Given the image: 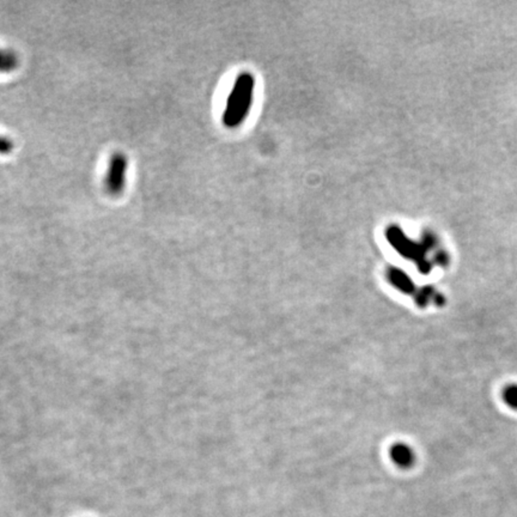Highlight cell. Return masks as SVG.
Returning <instances> with one entry per match:
<instances>
[{
	"label": "cell",
	"mask_w": 517,
	"mask_h": 517,
	"mask_svg": "<svg viewBox=\"0 0 517 517\" xmlns=\"http://www.w3.org/2000/svg\"><path fill=\"white\" fill-rule=\"evenodd\" d=\"M254 77L243 72L235 81L223 113V124L228 129H236L242 124L251 112L254 95Z\"/></svg>",
	"instance_id": "obj_1"
},
{
	"label": "cell",
	"mask_w": 517,
	"mask_h": 517,
	"mask_svg": "<svg viewBox=\"0 0 517 517\" xmlns=\"http://www.w3.org/2000/svg\"><path fill=\"white\" fill-rule=\"evenodd\" d=\"M129 157L123 152H114L110 157L105 176V190L110 197H119L124 193L127 184Z\"/></svg>",
	"instance_id": "obj_2"
},
{
	"label": "cell",
	"mask_w": 517,
	"mask_h": 517,
	"mask_svg": "<svg viewBox=\"0 0 517 517\" xmlns=\"http://www.w3.org/2000/svg\"><path fill=\"white\" fill-rule=\"evenodd\" d=\"M19 66L18 55L14 51L0 48V73H11Z\"/></svg>",
	"instance_id": "obj_3"
},
{
	"label": "cell",
	"mask_w": 517,
	"mask_h": 517,
	"mask_svg": "<svg viewBox=\"0 0 517 517\" xmlns=\"http://www.w3.org/2000/svg\"><path fill=\"white\" fill-rule=\"evenodd\" d=\"M502 399L509 408L517 411V383L505 386L502 390Z\"/></svg>",
	"instance_id": "obj_4"
},
{
	"label": "cell",
	"mask_w": 517,
	"mask_h": 517,
	"mask_svg": "<svg viewBox=\"0 0 517 517\" xmlns=\"http://www.w3.org/2000/svg\"><path fill=\"white\" fill-rule=\"evenodd\" d=\"M14 151V142L8 138L0 137V155H10Z\"/></svg>",
	"instance_id": "obj_5"
}]
</instances>
